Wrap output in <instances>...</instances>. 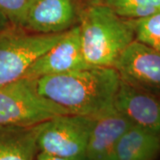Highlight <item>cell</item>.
<instances>
[{
	"mask_svg": "<svg viewBox=\"0 0 160 160\" xmlns=\"http://www.w3.org/2000/svg\"><path fill=\"white\" fill-rule=\"evenodd\" d=\"M121 78L115 68L87 67L36 79L42 96L70 114L93 118L114 107Z\"/></svg>",
	"mask_w": 160,
	"mask_h": 160,
	"instance_id": "obj_1",
	"label": "cell"
},
{
	"mask_svg": "<svg viewBox=\"0 0 160 160\" xmlns=\"http://www.w3.org/2000/svg\"><path fill=\"white\" fill-rule=\"evenodd\" d=\"M79 21L82 52L92 67L114 68L120 54L135 40L130 21L101 3H92L80 12Z\"/></svg>",
	"mask_w": 160,
	"mask_h": 160,
	"instance_id": "obj_2",
	"label": "cell"
},
{
	"mask_svg": "<svg viewBox=\"0 0 160 160\" xmlns=\"http://www.w3.org/2000/svg\"><path fill=\"white\" fill-rule=\"evenodd\" d=\"M67 31L42 34L14 26L0 31V87L22 78L30 66Z\"/></svg>",
	"mask_w": 160,
	"mask_h": 160,
	"instance_id": "obj_3",
	"label": "cell"
},
{
	"mask_svg": "<svg viewBox=\"0 0 160 160\" xmlns=\"http://www.w3.org/2000/svg\"><path fill=\"white\" fill-rule=\"evenodd\" d=\"M69 114L67 109L40 94L36 79L22 78L0 87V125L36 126Z\"/></svg>",
	"mask_w": 160,
	"mask_h": 160,
	"instance_id": "obj_4",
	"label": "cell"
},
{
	"mask_svg": "<svg viewBox=\"0 0 160 160\" xmlns=\"http://www.w3.org/2000/svg\"><path fill=\"white\" fill-rule=\"evenodd\" d=\"M92 118L62 115L42 123L37 144L38 151L70 159H86Z\"/></svg>",
	"mask_w": 160,
	"mask_h": 160,
	"instance_id": "obj_5",
	"label": "cell"
},
{
	"mask_svg": "<svg viewBox=\"0 0 160 160\" xmlns=\"http://www.w3.org/2000/svg\"><path fill=\"white\" fill-rule=\"evenodd\" d=\"M114 68L121 80L156 93L160 92V52L153 47L135 39L120 54Z\"/></svg>",
	"mask_w": 160,
	"mask_h": 160,
	"instance_id": "obj_6",
	"label": "cell"
},
{
	"mask_svg": "<svg viewBox=\"0 0 160 160\" xmlns=\"http://www.w3.org/2000/svg\"><path fill=\"white\" fill-rule=\"evenodd\" d=\"M87 67L92 66L85 61L81 47L80 27L76 25L65 33L55 46L37 60L23 78L38 79Z\"/></svg>",
	"mask_w": 160,
	"mask_h": 160,
	"instance_id": "obj_7",
	"label": "cell"
},
{
	"mask_svg": "<svg viewBox=\"0 0 160 160\" xmlns=\"http://www.w3.org/2000/svg\"><path fill=\"white\" fill-rule=\"evenodd\" d=\"M114 107L133 125L160 135V97L156 92L121 80Z\"/></svg>",
	"mask_w": 160,
	"mask_h": 160,
	"instance_id": "obj_8",
	"label": "cell"
},
{
	"mask_svg": "<svg viewBox=\"0 0 160 160\" xmlns=\"http://www.w3.org/2000/svg\"><path fill=\"white\" fill-rule=\"evenodd\" d=\"M77 0H30L23 29L42 34L62 33L75 27Z\"/></svg>",
	"mask_w": 160,
	"mask_h": 160,
	"instance_id": "obj_9",
	"label": "cell"
},
{
	"mask_svg": "<svg viewBox=\"0 0 160 160\" xmlns=\"http://www.w3.org/2000/svg\"><path fill=\"white\" fill-rule=\"evenodd\" d=\"M92 118L85 160H115L120 139L133 124L115 107Z\"/></svg>",
	"mask_w": 160,
	"mask_h": 160,
	"instance_id": "obj_10",
	"label": "cell"
},
{
	"mask_svg": "<svg viewBox=\"0 0 160 160\" xmlns=\"http://www.w3.org/2000/svg\"><path fill=\"white\" fill-rule=\"evenodd\" d=\"M41 124L29 126L0 125V160L36 159Z\"/></svg>",
	"mask_w": 160,
	"mask_h": 160,
	"instance_id": "obj_11",
	"label": "cell"
},
{
	"mask_svg": "<svg viewBox=\"0 0 160 160\" xmlns=\"http://www.w3.org/2000/svg\"><path fill=\"white\" fill-rule=\"evenodd\" d=\"M159 154V134L132 125L120 139L115 160H156Z\"/></svg>",
	"mask_w": 160,
	"mask_h": 160,
	"instance_id": "obj_12",
	"label": "cell"
},
{
	"mask_svg": "<svg viewBox=\"0 0 160 160\" xmlns=\"http://www.w3.org/2000/svg\"><path fill=\"white\" fill-rule=\"evenodd\" d=\"M123 19L140 20L160 12V0H100Z\"/></svg>",
	"mask_w": 160,
	"mask_h": 160,
	"instance_id": "obj_13",
	"label": "cell"
},
{
	"mask_svg": "<svg viewBox=\"0 0 160 160\" xmlns=\"http://www.w3.org/2000/svg\"><path fill=\"white\" fill-rule=\"evenodd\" d=\"M135 33V39L160 52V12L149 17L129 20Z\"/></svg>",
	"mask_w": 160,
	"mask_h": 160,
	"instance_id": "obj_14",
	"label": "cell"
},
{
	"mask_svg": "<svg viewBox=\"0 0 160 160\" xmlns=\"http://www.w3.org/2000/svg\"><path fill=\"white\" fill-rule=\"evenodd\" d=\"M30 0H0V16L12 26L23 28Z\"/></svg>",
	"mask_w": 160,
	"mask_h": 160,
	"instance_id": "obj_15",
	"label": "cell"
},
{
	"mask_svg": "<svg viewBox=\"0 0 160 160\" xmlns=\"http://www.w3.org/2000/svg\"><path fill=\"white\" fill-rule=\"evenodd\" d=\"M35 160H79V159H70V158H62V157H58V156H54V155L48 154L46 152H42V151H38L36 159Z\"/></svg>",
	"mask_w": 160,
	"mask_h": 160,
	"instance_id": "obj_16",
	"label": "cell"
},
{
	"mask_svg": "<svg viewBox=\"0 0 160 160\" xmlns=\"http://www.w3.org/2000/svg\"><path fill=\"white\" fill-rule=\"evenodd\" d=\"M10 26H12V25L6 21V19H4V18L0 16V31L6 29V28H8V27H10Z\"/></svg>",
	"mask_w": 160,
	"mask_h": 160,
	"instance_id": "obj_17",
	"label": "cell"
},
{
	"mask_svg": "<svg viewBox=\"0 0 160 160\" xmlns=\"http://www.w3.org/2000/svg\"><path fill=\"white\" fill-rule=\"evenodd\" d=\"M90 1H91L92 3H98L100 0H90Z\"/></svg>",
	"mask_w": 160,
	"mask_h": 160,
	"instance_id": "obj_18",
	"label": "cell"
}]
</instances>
